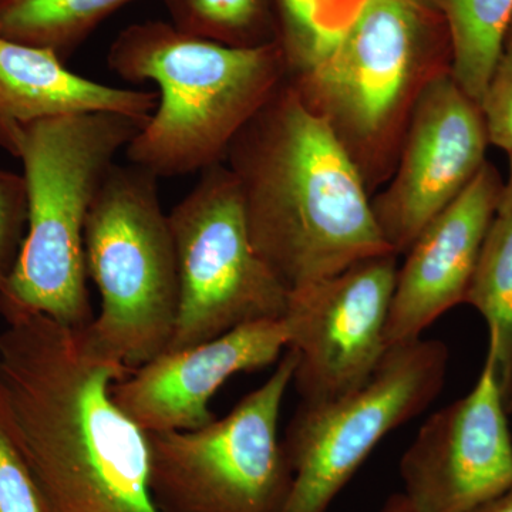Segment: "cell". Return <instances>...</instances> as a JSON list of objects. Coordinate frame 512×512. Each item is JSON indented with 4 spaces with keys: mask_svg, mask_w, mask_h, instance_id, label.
Returning a JSON list of instances; mask_svg holds the SVG:
<instances>
[{
    "mask_svg": "<svg viewBox=\"0 0 512 512\" xmlns=\"http://www.w3.org/2000/svg\"><path fill=\"white\" fill-rule=\"evenodd\" d=\"M0 315V384L40 510L161 512L150 490L146 431L111 397L113 383L133 369L43 313Z\"/></svg>",
    "mask_w": 512,
    "mask_h": 512,
    "instance_id": "obj_1",
    "label": "cell"
},
{
    "mask_svg": "<svg viewBox=\"0 0 512 512\" xmlns=\"http://www.w3.org/2000/svg\"><path fill=\"white\" fill-rule=\"evenodd\" d=\"M225 160L241 190L252 247L289 292L394 254L359 168L288 79Z\"/></svg>",
    "mask_w": 512,
    "mask_h": 512,
    "instance_id": "obj_2",
    "label": "cell"
},
{
    "mask_svg": "<svg viewBox=\"0 0 512 512\" xmlns=\"http://www.w3.org/2000/svg\"><path fill=\"white\" fill-rule=\"evenodd\" d=\"M111 72L153 82L158 103L126 151L128 163L158 178L202 173L288 79L276 42L232 47L146 20L121 30L107 52Z\"/></svg>",
    "mask_w": 512,
    "mask_h": 512,
    "instance_id": "obj_3",
    "label": "cell"
},
{
    "mask_svg": "<svg viewBox=\"0 0 512 512\" xmlns=\"http://www.w3.org/2000/svg\"><path fill=\"white\" fill-rule=\"evenodd\" d=\"M446 73L450 35L427 0H366L335 46L288 82L328 124L372 194L396 170L421 93Z\"/></svg>",
    "mask_w": 512,
    "mask_h": 512,
    "instance_id": "obj_4",
    "label": "cell"
},
{
    "mask_svg": "<svg viewBox=\"0 0 512 512\" xmlns=\"http://www.w3.org/2000/svg\"><path fill=\"white\" fill-rule=\"evenodd\" d=\"M148 119L97 111L25 128L18 160L26 184L28 227L18 262L0 289V311L43 313L74 330L93 322L84 228L116 157Z\"/></svg>",
    "mask_w": 512,
    "mask_h": 512,
    "instance_id": "obj_5",
    "label": "cell"
},
{
    "mask_svg": "<svg viewBox=\"0 0 512 512\" xmlns=\"http://www.w3.org/2000/svg\"><path fill=\"white\" fill-rule=\"evenodd\" d=\"M158 180L137 165H114L84 228L87 278L101 309L83 338L128 369L167 352L177 323V255Z\"/></svg>",
    "mask_w": 512,
    "mask_h": 512,
    "instance_id": "obj_6",
    "label": "cell"
},
{
    "mask_svg": "<svg viewBox=\"0 0 512 512\" xmlns=\"http://www.w3.org/2000/svg\"><path fill=\"white\" fill-rule=\"evenodd\" d=\"M298 355L224 419L188 431H146L150 490L161 512H284L293 471L278 424Z\"/></svg>",
    "mask_w": 512,
    "mask_h": 512,
    "instance_id": "obj_7",
    "label": "cell"
},
{
    "mask_svg": "<svg viewBox=\"0 0 512 512\" xmlns=\"http://www.w3.org/2000/svg\"><path fill=\"white\" fill-rule=\"evenodd\" d=\"M168 220L180 303L167 352L194 348L245 323L284 319L289 291L252 247L241 190L228 165L202 171Z\"/></svg>",
    "mask_w": 512,
    "mask_h": 512,
    "instance_id": "obj_8",
    "label": "cell"
},
{
    "mask_svg": "<svg viewBox=\"0 0 512 512\" xmlns=\"http://www.w3.org/2000/svg\"><path fill=\"white\" fill-rule=\"evenodd\" d=\"M447 367L441 340H414L387 349L359 389L302 402L282 440L295 476L284 512H326L377 444L436 400Z\"/></svg>",
    "mask_w": 512,
    "mask_h": 512,
    "instance_id": "obj_9",
    "label": "cell"
},
{
    "mask_svg": "<svg viewBox=\"0 0 512 512\" xmlns=\"http://www.w3.org/2000/svg\"><path fill=\"white\" fill-rule=\"evenodd\" d=\"M397 256H372L289 292L286 349L298 355L292 383L303 403L338 399L376 372L387 352Z\"/></svg>",
    "mask_w": 512,
    "mask_h": 512,
    "instance_id": "obj_10",
    "label": "cell"
},
{
    "mask_svg": "<svg viewBox=\"0 0 512 512\" xmlns=\"http://www.w3.org/2000/svg\"><path fill=\"white\" fill-rule=\"evenodd\" d=\"M484 114L451 73L421 93L389 185L372 200L384 241L396 255L466 190L485 161Z\"/></svg>",
    "mask_w": 512,
    "mask_h": 512,
    "instance_id": "obj_11",
    "label": "cell"
},
{
    "mask_svg": "<svg viewBox=\"0 0 512 512\" xmlns=\"http://www.w3.org/2000/svg\"><path fill=\"white\" fill-rule=\"evenodd\" d=\"M493 350L476 386L431 414L400 460L416 512H471L512 484V436Z\"/></svg>",
    "mask_w": 512,
    "mask_h": 512,
    "instance_id": "obj_12",
    "label": "cell"
},
{
    "mask_svg": "<svg viewBox=\"0 0 512 512\" xmlns=\"http://www.w3.org/2000/svg\"><path fill=\"white\" fill-rule=\"evenodd\" d=\"M288 346L284 319L245 323L180 352H165L113 383L111 397L144 431L197 430L217 417L210 400L229 377L274 365Z\"/></svg>",
    "mask_w": 512,
    "mask_h": 512,
    "instance_id": "obj_13",
    "label": "cell"
},
{
    "mask_svg": "<svg viewBox=\"0 0 512 512\" xmlns=\"http://www.w3.org/2000/svg\"><path fill=\"white\" fill-rule=\"evenodd\" d=\"M503 185L497 168L485 161L466 190L413 242L397 271L384 333L387 349L419 340L434 320L464 303Z\"/></svg>",
    "mask_w": 512,
    "mask_h": 512,
    "instance_id": "obj_14",
    "label": "cell"
},
{
    "mask_svg": "<svg viewBox=\"0 0 512 512\" xmlns=\"http://www.w3.org/2000/svg\"><path fill=\"white\" fill-rule=\"evenodd\" d=\"M157 103V93L93 82L70 72L52 50L0 36V148L12 157L37 121L97 111L147 119Z\"/></svg>",
    "mask_w": 512,
    "mask_h": 512,
    "instance_id": "obj_15",
    "label": "cell"
},
{
    "mask_svg": "<svg viewBox=\"0 0 512 512\" xmlns=\"http://www.w3.org/2000/svg\"><path fill=\"white\" fill-rule=\"evenodd\" d=\"M464 303L476 308L488 325L498 384L507 412L512 413V210L497 212Z\"/></svg>",
    "mask_w": 512,
    "mask_h": 512,
    "instance_id": "obj_16",
    "label": "cell"
},
{
    "mask_svg": "<svg viewBox=\"0 0 512 512\" xmlns=\"http://www.w3.org/2000/svg\"><path fill=\"white\" fill-rule=\"evenodd\" d=\"M446 22L451 76L481 107L488 80L512 18V0H427Z\"/></svg>",
    "mask_w": 512,
    "mask_h": 512,
    "instance_id": "obj_17",
    "label": "cell"
},
{
    "mask_svg": "<svg viewBox=\"0 0 512 512\" xmlns=\"http://www.w3.org/2000/svg\"><path fill=\"white\" fill-rule=\"evenodd\" d=\"M134 0H0V36L66 59L100 23Z\"/></svg>",
    "mask_w": 512,
    "mask_h": 512,
    "instance_id": "obj_18",
    "label": "cell"
},
{
    "mask_svg": "<svg viewBox=\"0 0 512 512\" xmlns=\"http://www.w3.org/2000/svg\"><path fill=\"white\" fill-rule=\"evenodd\" d=\"M366 0H274L288 79L311 69L335 46Z\"/></svg>",
    "mask_w": 512,
    "mask_h": 512,
    "instance_id": "obj_19",
    "label": "cell"
},
{
    "mask_svg": "<svg viewBox=\"0 0 512 512\" xmlns=\"http://www.w3.org/2000/svg\"><path fill=\"white\" fill-rule=\"evenodd\" d=\"M171 25L187 35L232 47L278 40L274 0H163Z\"/></svg>",
    "mask_w": 512,
    "mask_h": 512,
    "instance_id": "obj_20",
    "label": "cell"
},
{
    "mask_svg": "<svg viewBox=\"0 0 512 512\" xmlns=\"http://www.w3.org/2000/svg\"><path fill=\"white\" fill-rule=\"evenodd\" d=\"M0 512H42L25 458L13 439L0 384Z\"/></svg>",
    "mask_w": 512,
    "mask_h": 512,
    "instance_id": "obj_21",
    "label": "cell"
},
{
    "mask_svg": "<svg viewBox=\"0 0 512 512\" xmlns=\"http://www.w3.org/2000/svg\"><path fill=\"white\" fill-rule=\"evenodd\" d=\"M481 111L493 146L512 153V18L501 40L500 52L488 80Z\"/></svg>",
    "mask_w": 512,
    "mask_h": 512,
    "instance_id": "obj_22",
    "label": "cell"
},
{
    "mask_svg": "<svg viewBox=\"0 0 512 512\" xmlns=\"http://www.w3.org/2000/svg\"><path fill=\"white\" fill-rule=\"evenodd\" d=\"M28 227V198L22 174L0 168V289L8 281Z\"/></svg>",
    "mask_w": 512,
    "mask_h": 512,
    "instance_id": "obj_23",
    "label": "cell"
},
{
    "mask_svg": "<svg viewBox=\"0 0 512 512\" xmlns=\"http://www.w3.org/2000/svg\"><path fill=\"white\" fill-rule=\"evenodd\" d=\"M471 512H512V484L497 497L481 504Z\"/></svg>",
    "mask_w": 512,
    "mask_h": 512,
    "instance_id": "obj_24",
    "label": "cell"
},
{
    "mask_svg": "<svg viewBox=\"0 0 512 512\" xmlns=\"http://www.w3.org/2000/svg\"><path fill=\"white\" fill-rule=\"evenodd\" d=\"M380 512H416L403 493L393 494Z\"/></svg>",
    "mask_w": 512,
    "mask_h": 512,
    "instance_id": "obj_25",
    "label": "cell"
},
{
    "mask_svg": "<svg viewBox=\"0 0 512 512\" xmlns=\"http://www.w3.org/2000/svg\"><path fill=\"white\" fill-rule=\"evenodd\" d=\"M512 210V153L510 154V173L507 181H504L503 191H501L500 202H498L497 212H507Z\"/></svg>",
    "mask_w": 512,
    "mask_h": 512,
    "instance_id": "obj_26",
    "label": "cell"
}]
</instances>
